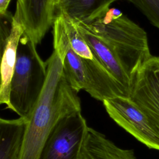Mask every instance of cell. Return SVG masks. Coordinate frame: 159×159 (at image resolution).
I'll use <instances>...</instances> for the list:
<instances>
[{
  "mask_svg": "<svg viewBox=\"0 0 159 159\" xmlns=\"http://www.w3.org/2000/svg\"><path fill=\"white\" fill-rule=\"evenodd\" d=\"M63 0H54V2H55V7L56 9L58 7V6L63 2Z\"/></svg>",
  "mask_w": 159,
  "mask_h": 159,
  "instance_id": "2e32d148",
  "label": "cell"
},
{
  "mask_svg": "<svg viewBox=\"0 0 159 159\" xmlns=\"http://www.w3.org/2000/svg\"><path fill=\"white\" fill-rule=\"evenodd\" d=\"M117 0H63L56 9L72 19L90 22L106 12Z\"/></svg>",
  "mask_w": 159,
  "mask_h": 159,
  "instance_id": "4fadbf2b",
  "label": "cell"
},
{
  "mask_svg": "<svg viewBox=\"0 0 159 159\" xmlns=\"http://www.w3.org/2000/svg\"><path fill=\"white\" fill-rule=\"evenodd\" d=\"M134 4L159 29V0H127Z\"/></svg>",
  "mask_w": 159,
  "mask_h": 159,
  "instance_id": "5bb4252c",
  "label": "cell"
},
{
  "mask_svg": "<svg viewBox=\"0 0 159 159\" xmlns=\"http://www.w3.org/2000/svg\"><path fill=\"white\" fill-rule=\"evenodd\" d=\"M88 128L81 111L64 117L47 136L38 159H80Z\"/></svg>",
  "mask_w": 159,
  "mask_h": 159,
  "instance_id": "277c9868",
  "label": "cell"
},
{
  "mask_svg": "<svg viewBox=\"0 0 159 159\" xmlns=\"http://www.w3.org/2000/svg\"><path fill=\"white\" fill-rule=\"evenodd\" d=\"M11 0H0V14L3 15L7 11V7Z\"/></svg>",
  "mask_w": 159,
  "mask_h": 159,
  "instance_id": "9a60e30c",
  "label": "cell"
},
{
  "mask_svg": "<svg viewBox=\"0 0 159 159\" xmlns=\"http://www.w3.org/2000/svg\"><path fill=\"white\" fill-rule=\"evenodd\" d=\"M84 23L111 47L131 78L152 56L145 31L117 9L109 8L94 20Z\"/></svg>",
  "mask_w": 159,
  "mask_h": 159,
  "instance_id": "7a4b0ae2",
  "label": "cell"
},
{
  "mask_svg": "<svg viewBox=\"0 0 159 159\" xmlns=\"http://www.w3.org/2000/svg\"><path fill=\"white\" fill-rule=\"evenodd\" d=\"M24 33L20 12L16 9L13 16L12 27L7 37L1 42L2 57L1 63L0 103L5 104L11 109L9 100L11 83L17 60V48L19 40Z\"/></svg>",
  "mask_w": 159,
  "mask_h": 159,
  "instance_id": "9c48e42d",
  "label": "cell"
},
{
  "mask_svg": "<svg viewBox=\"0 0 159 159\" xmlns=\"http://www.w3.org/2000/svg\"><path fill=\"white\" fill-rule=\"evenodd\" d=\"M109 117L147 147L159 151V132L149 117L129 98L104 100Z\"/></svg>",
  "mask_w": 159,
  "mask_h": 159,
  "instance_id": "5b68a950",
  "label": "cell"
},
{
  "mask_svg": "<svg viewBox=\"0 0 159 159\" xmlns=\"http://www.w3.org/2000/svg\"><path fill=\"white\" fill-rule=\"evenodd\" d=\"M53 45L60 55L65 76L72 87L78 93L86 91L88 86V75L83 58L71 48L63 16L57 14L53 25Z\"/></svg>",
  "mask_w": 159,
  "mask_h": 159,
  "instance_id": "52a82bcc",
  "label": "cell"
},
{
  "mask_svg": "<svg viewBox=\"0 0 159 159\" xmlns=\"http://www.w3.org/2000/svg\"><path fill=\"white\" fill-rule=\"evenodd\" d=\"M80 159H137L133 150L117 147L104 134L88 127Z\"/></svg>",
  "mask_w": 159,
  "mask_h": 159,
  "instance_id": "8fae6325",
  "label": "cell"
},
{
  "mask_svg": "<svg viewBox=\"0 0 159 159\" xmlns=\"http://www.w3.org/2000/svg\"><path fill=\"white\" fill-rule=\"evenodd\" d=\"M46 78L45 61L39 55L34 42L24 33L19 40L11 83V110L28 119L42 91Z\"/></svg>",
  "mask_w": 159,
  "mask_h": 159,
  "instance_id": "3957f363",
  "label": "cell"
},
{
  "mask_svg": "<svg viewBox=\"0 0 159 159\" xmlns=\"http://www.w3.org/2000/svg\"><path fill=\"white\" fill-rule=\"evenodd\" d=\"M45 63L46 80L27 119L21 159H38L47 136L56 124L67 115L81 111L78 93L68 83L61 59L55 50Z\"/></svg>",
  "mask_w": 159,
  "mask_h": 159,
  "instance_id": "6da1fadb",
  "label": "cell"
},
{
  "mask_svg": "<svg viewBox=\"0 0 159 159\" xmlns=\"http://www.w3.org/2000/svg\"><path fill=\"white\" fill-rule=\"evenodd\" d=\"M24 34L37 45L52 27L56 7L54 0H22L17 1Z\"/></svg>",
  "mask_w": 159,
  "mask_h": 159,
  "instance_id": "ba28073f",
  "label": "cell"
},
{
  "mask_svg": "<svg viewBox=\"0 0 159 159\" xmlns=\"http://www.w3.org/2000/svg\"><path fill=\"white\" fill-rule=\"evenodd\" d=\"M21 1H22V0H17V1H19V2Z\"/></svg>",
  "mask_w": 159,
  "mask_h": 159,
  "instance_id": "e0dca14e",
  "label": "cell"
},
{
  "mask_svg": "<svg viewBox=\"0 0 159 159\" xmlns=\"http://www.w3.org/2000/svg\"><path fill=\"white\" fill-rule=\"evenodd\" d=\"M28 120L0 119V159H21Z\"/></svg>",
  "mask_w": 159,
  "mask_h": 159,
  "instance_id": "7c38bea8",
  "label": "cell"
},
{
  "mask_svg": "<svg viewBox=\"0 0 159 159\" xmlns=\"http://www.w3.org/2000/svg\"><path fill=\"white\" fill-rule=\"evenodd\" d=\"M129 98L159 132V57L152 55L133 74Z\"/></svg>",
  "mask_w": 159,
  "mask_h": 159,
  "instance_id": "8992f818",
  "label": "cell"
},
{
  "mask_svg": "<svg viewBox=\"0 0 159 159\" xmlns=\"http://www.w3.org/2000/svg\"><path fill=\"white\" fill-rule=\"evenodd\" d=\"M73 20L95 56L116 80L128 91L130 96L131 77L113 50L104 40L95 34L85 23Z\"/></svg>",
  "mask_w": 159,
  "mask_h": 159,
  "instance_id": "30bf717a",
  "label": "cell"
}]
</instances>
